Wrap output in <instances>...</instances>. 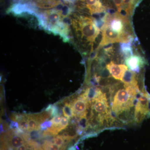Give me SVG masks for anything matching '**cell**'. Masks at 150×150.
<instances>
[{"label":"cell","instance_id":"6da1fadb","mask_svg":"<svg viewBox=\"0 0 150 150\" xmlns=\"http://www.w3.org/2000/svg\"><path fill=\"white\" fill-rule=\"evenodd\" d=\"M43 16L41 20L43 26L53 33L62 36L66 41L69 40V26L68 23L64 21L65 16L63 15L62 11H46Z\"/></svg>","mask_w":150,"mask_h":150},{"label":"cell","instance_id":"7a4b0ae2","mask_svg":"<svg viewBox=\"0 0 150 150\" xmlns=\"http://www.w3.org/2000/svg\"><path fill=\"white\" fill-rule=\"evenodd\" d=\"M76 34L81 40L92 44L100 33L94 20L84 16L77 17L71 21Z\"/></svg>","mask_w":150,"mask_h":150},{"label":"cell","instance_id":"3957f363","mask_svg":"<svg viewBox=\"0 0 150 150\" xmlns=\"http://www.w3.org/2000/svg\"><path fill=\"white\" fill-rule=\"evenodd\" d=\"M127 90L120 89L115 93L112 101V109L115 112H121L132 105V99Z\"/></svg>","mask_w":150,"mask_h":150},{"label":"cell","instance_id":"277c9868","mask_svg":"<svg viewBox=\"0 0 150 150\" xmlns=\"http://www.w3.org/2000/svg\"><path fill=\"white\" fill-rule=\"evenodd\" d=\"M106 67L112 76L118 80L122 81L125 72L128 70V68L126 65L116 64L112 62L108 64Z\"/></svg>","mask_w":150,"mask_h":150},{"label":"cell","instance_id":"5b68a950","mask_svg":"<svg viewBox=\"0 0 150 150\" xmlns=\"http://www.w3.org/2000/svg\"><path fill=\"white\" fill-rule=\"evenodd\" d=\"M88 107L87 100L80 97V98L76 100L72 103L74 116L77 115L81 118L86 117V110Z\"/></svg>","mask_w":150,"mask_h":150},{"label":"cell","instance_id":"8992f818","mask_svg":"<svg viewBox=\"0 0 150 150\" xmlns=\"http://www.w3.org/2000/svg\"><path fill=\"white\" fill-rule=\"evenodd\" d=\"M125 64L129 70L135 73L139 72L140 69L145 64L144 59L139 55H132L125 59Z\"/></svg>","mask_w":150,"mask_h":150},{"label":"cell","instance_id":"52a82bcc","mask_svg":"<svg viewBox=\"0 0 150 150\" xmlns=\"http://www.w3.org/2000/svg\"><path fill=\"white\" fill-rule=\"evenodd\" d=\"M121 81L125 86H138L135 73L130 70H127L125 72Z\"/></svg>","mask_w":150,"mask_h":150},{"label":"cell","instance_id":"ba28073f","mask_svg":"<svg viewBox=\"0 0 150 150\" xmlns=\"http://www.w3.org/2000/svg\"><path fill=\"white\" fill-rule=\"evenodd\" d=\"M35 4L40 8L49 9L59 5L60 0H33Z\"/></svg>","mask_w":150,"mask_h":150},{"label":"cell","instance_id":"9c48e42d","mask_svg":"<svg viewBox=\"0 0 150 150\" xmlns=\"http://www.w3.org/2000/svg\"><path fill=\"white\" fill-rule=\"evenodd\" d=\"M149 110L145 109L141 106L139 102H137L135 108V119L137 123H140L144 120Z\"/></svg>","mask_w":150,"mask_h":150},{"label":"cell","instance_id":"30bf717a","mask_svg":"<svg viewBox=\"0 0 150 150\" xmlns=\"http://www.w3.org/2000/svg\"><path fill=\"white\" fill-rule=\"evenodd\" d=\"M27 119L29 126L28 131L38 130L40 129V124L38 121L36 113L27 114Z\"/></svg>","mask_w":150,"mask_h":150},{"label":"cell","instance_id":"8fae6325","mask_svg":"<svg viewBox=\"0 0 150 150\" xmlns=\"http://www.w3.org/2000/svg\"><path fill=\"white\" fill-rule=\"evenodd\" d=\"M25 140H26L23 137L16 135L10 137L8 142L11 147L15 149L24 144Z\"/></svg>","mask_w":150,"mask_h":150},{"label":"cell","instance_id":"7c38bea8","mask_svg":"<svg viewBox=\"0 0 150 150\" xmlns=\"http://www.w3.org/2000/svg\"><path fill=\"white\" fill-rule=\"evenodd\" d=\"M131 43V42L120 43L121 53L125 59L133 55Z\"/></svg>","mask_w":150,"mask_h":150},{"label":"cell","instance_id":"4fadbf2b","mask_svg":"<svg viewBox=\"0 0 150 150\" xmlns=\"http://www.w3.org/2000/svg\"><path fill=\"white\" fill-rule=\"evenodd\" d=\"M63 112L65 117L68 119L72 118L74 116L72 108L70 103H67L65 104L63 108Z\"/></svg>","mask_w":150,"mask_h":150},{"label":"cell","instance_id":"5bb4252c","mask_svg":"<svg viewBox=\"0 0 150 150\" xmlns=\"http://www.w3.org/2000/svg\"><path fill=\"white\" fill-rule=\"evenodd\" d=\"M43 147L45 150H61L59 146L48 141L45 142L43 144Z\"/></svg>","mask_w":150,"mask_h":150},{"label":"cell","instance_id":"9a60e30c","mask_svg":"<svg viewBox=\"0 0 150 150\" xmlns=\"http://www.w3.org/2000/svg\"><path fill=\"white\" fill-rule=\"evenodd\" d=\"M64 140V139L62 136H58V137L54 138V139L52 141V142L54 143V144L59 146L60 148L65 149L66 146H62V145L65 142V140Z\"/></svg>","mask_w":150,"mask_h":150},{"label":"cell","instance_id":"2e32d148","mask_svg":"<svg viewBox=\"0 0 150 150\" xmlns=\"http://www.w3.org/2000/svg\"><path fill=\"white\" fill-rule=\"evenodd\" d=\"M46 111H48L51 113V116L55 117V116L58 115L59 114V110L57 106L55 105H50L46 109Z\"/></svg>","mask_w":150,"mask_h":150},{"label":"cell","instance_id":"e0dca14e","mask_svg":"<svg viewBox=\"0 0 150 150\" xmlns=\"http://www.w3.org/2000/svg\"><path fill=\"white\" fill-rule=\"evenodd\" d=\"M68 125H69L68 118H66V117H62V120H61L60 125L61 128H62V130L66 129Z\"/></svg>","mask_w":150,"mask_h":150},{"label":"cell","instance_id":"ac0fdd59","mask_svg":"<svg viewBox=\"0 0 150 150\" xmlns=\"http://www.w3.org/2000/svg\"><path fill=\"white\" fill-rule=\"evenodd\" d=\"M62 118V117L60 115H57L52 118L51 121L54 126H58L61 123Z\"/></svg>","mask_w":150,"mask_h":150},{"label":"cell","instance_id":"d6986e66","mask_svg":"<svg viewBox=\"0 0 150 150\" xmlns=\"http://www.w3.org/2000/svg\"><path fill=\"white\" fill-rule=\"evenodd\" d=\"M52 123L51 121H46L40 125V128L42 130H45L49 127H51L52 126Z\"/></svg>","mask_w":150,"mask_h":150},{"label":"cell","instance_id":"ffe728a7","mask_svg":"<svg viewBox=\"0 0 150 150\" xmlns=\"http://www.w3.org/2000/svg\"><path fill=\"white\" fill-rule=\"evenodd\" d=\"M28 145L27 143H25L24 144L22 145L18 148H17L15 150H25L28 147Z\"/></svg>","mask_w":150,"mask_h":150},{"label":"cell","instance_id":"44dd1931","mask_svg":"<svg viewBox=\"0 0 150 150\" xmlns=\"http://www.w3.org/2000/svg\"><path fill=\"white\" fill-rule=\"evenodd\" d=\"M33 148H27V149H26L25 150H33Z\"/></svg>","mask_w":150,"mask_h":150}]
</instances>
